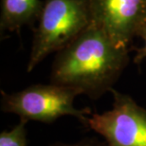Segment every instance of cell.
I'll use <instances>...</instances> for the list:
<instances>
[{
	"instance_id": "obj_3",
	"label": "cell",
	"mask_w": 146,
	"mask_h": 146,
	"mask_svg": "<svg viewBox=\"0 0 146 146\" xmlns=\"http://www.w3.org/2000/svg\"><path fill=\"white\" fill-rule=\"evenodd\" d=\"M1 110L20 117V119L51 123L64 116H72L83 123L91 115L88 108L78 109L74 100L79 93L55 84H33L14 93L1 92Z\"/></svg>"
},
{
	"instance_id": "obj_7",
	"label": "cell",
	"mask_w": 146,
	"mask_h": 146,
	"mask_svg": "<svg viewBox=\"0 0 146 146\" xmlns=\"http://www.w3.org/2000/svg\"><path fill=\"white\" fill-rule=\"evenodd\" d=\"M28 121L20 119L13 129L3 131L0 134V146H27L28 132L26 124Z\"/></svg>"
},
{
	"instance_id": "obj_4",
	"label": "cell",
	"mask_w": 146,
	"mask_h": 146,
	"mask_svg": "<svg viewBox=\"0 0 146 146\" xmlns=\"http://www.w3.org/2000/svg\"><path fill=\"white\" fill-rule=\"evenodd\" d=\"M110 92L112 108L90 115L84 124L103 137L106 146H146V108L129 95L114 88Z\"/></svg>"
},
{
	"instance_id": "obj_2",
	"label": "cell",
	"mask_w": 146,
	"mask_h": 146,
	"mask_svg": "<svg viewBox=\"0 0 146 146\" xmlns=\"http://www.w3.org/2000/svg\"><path fill=\"white\" fill-rule=\"evenodd\" d=\"M91 23L89 0H44L27 71L31 72L49 54L63 49Z\"/></svg>"
},
{
	"instance_id": "obj_6",
	"label": "cell",
	"mask_w": 146,
	"mask_h": 146,
	"mask_svg": "<svg viewBox=\"0 0 146 146\" xmlns=\"http://www.w3.org/2000/svg\"><path fill=\"white\" fill-rule=\"evenodd\" d=\"M44 0H1L0 30L20 31L23 26L31 25L38 20Z\"/></svg>"
},
{
	"instance_id": "obj_1",
	"label": "cell",
	"mask_w": 146,
	"mask_h": 146,
	"mask_svg": "<svg viewBox=\"0 0 146 146\" xmlns=\"http://www.w3.org/2000/svg\"><path fill=\"white\" fill-rule=\"evenodd\" d=\"M129 63V49L116 45L94 24L57 52L52 64V84L69 87L97 100L113 89Z\"/></svg>"
},
{
	"instance_id": "obj_9",
	"label": "cell",
	"mask_w": 146,
	"mask_h": 146,
	"mask_svg": "<svg viewBox=\"0 0 146 146\" xmlns=\"http://www.w3.org/2000/svg\"><path fill=\"white\" fill-rule=\"evenodd\" d=\"M50 146H106V143L95 141V139H83L81 141L74 142V143H64V142H56L54 144H51Z\"/></svg>"
},
{
	"instance_id": "obj_5",
	"label": "cell",
	"mask_w": 146,
	"mask_h": 146,
	"mask_svg": "<svg viewBox=\"0 0 146 146\" xmlns=\"http://www.w3.org/2000/svg\"><path fill=\"white\" fill-rule=\"evenodd\" d=\"M92 24L128 48L146 25V0H89Z\"/></svg>"
},
{
	"instance_id": "obj_8",
	"label": "cell",
	"mask_w": 146,
	"mask_h": 146,
	"mask_svg": "<svg viewBox=\"0 0 146 146\" xmlns=\"http://www.w3.org/2000/svg\"><path fill=\"white\" fill-rule=\"evenodd\" d=\"M138 36H141L142 38L144 44L142 48H139L138 50H137V54H136L134 61H135L136 64H141L146 58V25L141 30Z\"/></svg>"
}]
</instances>
